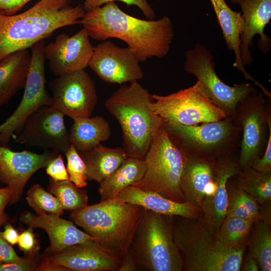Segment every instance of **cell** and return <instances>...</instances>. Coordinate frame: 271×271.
I'll list each match as a JSON object with an SVG mask.
<instances>
[{
  "label": "cell",
  "instance_id": "cell-1",
  "mask_svg": "<svg viewBox=\"0 0 271 271\" xmlns=\"http://www.w3.org/2000/svg\"><path fill=\"white\" fill-rule=\"evenodd\" d=\"M80 24L90 37L98 41L115 38L124 41L140 61L162 58L170 48L174 36L171 19H140L122 11L115 2H110L86 12Z\"/></svg>",
  "mask_w": 271,
  "mask_h": 271
},
{
  "label": "cell",
  "instance_id": "cell-2",
  "mask_svg": "<svg viewBox=\"0 0 271 271\" xmlns=\"http://www.w3.org/2000/svg\"><path fill=\"white\" fill-rule=\"evenodd\" d=\"M72 0H40L27 11L7 15L0 11V60L16 51L28 49L50 37L56 30L80 24L86 12Z\"/></svg>",
  "mask_w": 271,
  "mask_h": 271
},
{
  "label": "cell",
  "instance_id": "cell-3",
  "mask_svg": "<svg viewBox=\"0 0 271 271\" xmlns=\"http://www.w3.org/2000/svg\"><path fill=\"white\" fill-rule=\"evenodd\" d=\"M152 94L138 81L122 85L106 99V109L120 125L123 148L129 157L144 160L163 124L151 108Z\"/></svg>",
  "mask_w": 271,
  "mask_h": 271
},
{
  "label": "cell",
  "instance_id": "cell-4",
  "mask_svg": "<svg viewBox=\"0 0 271 271\" xmlns=\"http://www.w3.org/2000/svg\"><path fill=\"white\" fill-rule=\"evenodd\" d=\"M145 209L114 199L72 211L73 222L107 253L121 261Z\"/></svg>",
  "mask_w": 271,
  "mask_h": 271
},
{
  "label": "cell",
  "instance_id": "cell-5",
  "mask_svg": "<svg viewBox=\"0 0 271 271\" xmlns=\"http://www.w3.org/2000/svg\"><path fill=\"white\" fill-rule=\"evenodd\" d=\"M173 236L185 271H239L246 248L232 249L219 242L203 217L173 216Z\"/></svg>",
  "mask_w": 271,
  "mask_h": 271
},
{
  "label": "cell",
  "instance_id": "cell-6",
  "mask_svg": "<svg viewBox=\"0 0 271 271\" xmlns=\"http://www.w3.org/2000/svg\"><path fill=\"white\" fill-rule=\"evenodd\" d=\"M173 223V216L145 209L129 247L139 270L183 271Z\"/></svg>",
  "mask_w": 271,
  "mask_h": 271
},
{
  "label": "cell",
  "instance_id": "cell-7",
  "mask_svg": "<svg viewBox=\"0 0 271 271\" xmlns=\"http://www.w3.org/2000/svg\"><path fill=\"white\" fill-rule=\"evenodd\" d=\"M186 160V153L163 122L145 156L144 175L133 186L174 201L185 202L180 184Z\"/></svg>",
  "mask_w": 271,
  "mask_h": 271
},
{
  "label": "cell",
  "instance_id": "cell-8",
  "mask_svg": "<svg viewBox=\"0 0 271 271\" xmlns=\"http://www.w3.org/2000/svg\"><path fill=\"white\" fill-rule=\"evenodd\" d=\"M163 124L174 140L190 155L216 160L239 148L241 128L232 117L191 125Z\"/></svg>",
  "mask_w": 271,
  "mask_h": 271
},
{
  "label": "cell",
  "instance_id": "cell-9",
  "mask_svg": "<svg viewBox=\"0 0 271 271\" xmlns=\"http://www.w3.org/2000/svg\"><path fill=\"white\" fill-rule=\"evenodd\" d=\"M151 108L164 123L191 125L218 121L225 113L207 96L200 82L165 95L152 94Z\"/></svg>",
  "mask_w": 271,
  "mask_h": 271
},
{
  "label": "cell",
  "instance_id": "cell-10",
  "mask_svg": "<svg viewBox=\"0 0 271 271\" xmlns=\"http://www.w3.org/2000/svg\"><path fill=\"white\" fill-rule=\"evenodd\" d=\"M215 68L213 55L203 45L197 43L187 51L185 71L196 77L207 96L227 117L234 118L239 102L257 90L252 83L247 82L232 86L227 85L218 77Z\"/></svg>",
  "mask_w": 271,
  "mask_h": 271
},
{
  "label": "cell",
  "instance_id": "cell-11",
  "mask_svg": "<svg viewBox=\"0 0 271 271\" xmlns=\"http://www.w3.org/2000/svg\"><path fill=\"white\" fill-rule=\"evenodd\" d=\"M270 98L256 91L238 104L234 119L241 128L238 163L241 170L263 154L269 136Z\"/></svg>",
  "mask_w": 271,
  "mask_h": 271
},
{
  "label": "cell",
  "instance_id": "cell-12",
  "mask_svg": "<svg viewBox=\"0 0 271 271\" xmlns=\"http://www.w3.org/2000/svg\"><path fill=\"white\" fill-rule=\"evenodd\" d=\"M45 40L31 47V58L24 94L12 115L0 124V144L8 146L27 118L40 107L52 104V96L47 91L45 74Z\"/></svg>",
  "mask_w": 271,
  "mask_h": 271
},
{
  "label": "cell",
  "instance_id": "cell-13",
  "mask_svg": "<svg viewBox=\"0 0 271 271\" xmlns=\"http://www.w3.org/2000/svg\"><path fill=\"white\" fill-rule=\"evenodd\" d=\"M64 115L52 106L40 107L25 120L13 138L27 147L65 154L71 146Z\"/></svg>",
  "mask_w": 271,
  "mask_h": 271
},
{
  "label": "cell",
  "instance_id": "cell-14",
  "mask_svg": "<svg viewBox=\"0 0 271 271\" xmlns=\"http://www.w3.org/2000/svg\"><path fill=\"white\" fill-rule=\"evenodd\" d=\"M51 106L74 119L90 117L97 102L95 85L84 69L66 73L49 83Z\"/></svg>",
  "mask_w": 271,
  "mask_h": 271
},
{
  "label": "cell",
  "instance_id": "cell-15",
  "mask_svg": "<svg viewBox=\"0 0 271 271\" xmlns=\"http://www.w3.org/2000/svg\"><path fill=\"white\" fill-rule=\"evenodd\" d=\"M121 261L95 241L77 243L51 255L40 254L37 271H118Z\"/></svg>",
  "mask_w": 271,
  "mask_h": 271
},
{
  "label": "cell",
  "instance_id": "cell-16",
  "mask_svg": "<svg viewBox=\"0 0 271 271\" xmlns=\"http://www.w3.org/2000/svg\"><path fill=\"white\" fill-rule=\"evenodd\" d=\"M140 62L128 47H119L107 40L93 48L88 66L103 81L122 84L143 77Z\"/></svg>",
  "mask_w": 271,
  "mask_h": 271
},
{
  "label": "cell",
  "instance_id": "cell-17",
  "mask_svg": "<svg viewBox=\"0 0 271 271\" xmlns=\"http://www.w3.org/2000/svg\"><path fill=\"white\" fill-rule=\"evenodd\" d=\"M58 154L50 150L42 154L26 150L16 152L0 144V182L12 191L10 205L19 201L30 178Z\"/></svg>",
  "mask_w": 271,
  "mask_h": 271
},
{
  "label": "cell",
  "instance_id": "cell-18",
  "mask_svg": "<svg viewBox=\"0 0 271 271\" xmlns=\"http://www.w3.org/2000/svg\"><path fill=\"white\" fill-rule=\"evenodd\" d=\"M90 37L83 28L72 36L58 35L44 48L49 70L56 76L84 70L88 66L93 51Z\"/></svg>",
  "mask_w": 271,
  "mask_h": 271
},
{
  "label": "cell",
  "instance_id": "cell-19",
  "mask_svg": "<svg viewBox=\"0 0 271 271\" xmlns=\"http://www.w3.org/2000/svg\"><path fill=\"white\" fill-rule=\"evenodd\" d=\"M20 221L33 228H40L47 233L50 245L43 254L57 253L65 248L77 243L95 241L94 238L74 225L73 221L65 220L60 216L42 213L35 214L29 211L23 212Z\"/></svg>",
  "mask_w": 271,
  "mask_h": 271
},
{
  "label": "cell",
  "instance_id": "cell-20",
  "mask_svg": "<svg viewBox=\"0 0 271 271\" xmlns=\"http://www.w3.org/2000/svg\"><path fill=\"white\" fill-rule=\"evenodd\" d=\"M238 159L233 153L221 156L216 160L214 189L205 196L201 204L203 217L210 231L214 235L226 217L227 182L241 171Z\"/></svg>",
  "mask_w": 271,
  "mask_h": 271
},
{
  "label": "cell",
  "instance_id": "cell-21",
  "mask_svg": "<svg viewBox=\"0 0 271 271\" xmlns=\"http://www.w3.org/2000/svg\"><path fill=\"white\" fill-rule=\"evenodd\" d=\"M239 5L244 21V29L240 38V53L243 65H250L252 61L249 48L254 37L258 35V48L263 53L270 49V38L264 33L271 19V0H230Z\"/></svg>",
  "mask_w": 271,
  "mask_h": 271
},
{
  "label": "cell",
  "instance_id": "cell-22",
  "mask_svg": "<svg viewBox=\"0 0 271 271\" xmlns=\"http://www.w3.org/2000/svg\"><path fill=\"white\" fill-rule=\"evenodd\" d=\"M186 154L181 189L185 201L201 207L205 196L214 189L216 160Z\"/></svg>",
  "mask_w": 271,
  "mask_h": 271
},
{
  "label": "cell",
  "instance_id": "cell-23",
  "mask_svg": "<svg viewBox=\"0 0 271 271\" xmlns=\"http://www.w3.org/2000/svg\"><path fill=\"white\" fill-rule=\"evenodd\" d=\"M114 199L172 217L197 218L203 216L202 208L189 202L174 201L155 192L144 190L133 185L122 190Z\"/></svg>",
  "mask_w": 271,
  "mask_h": 271
},
{
  "label": "cell",
  "instance_id": "cell-24",
  "mask_svg": "<svg viewBox=\"0 0 271 271\" xmlns=\"http://www.w3.org/2000/svg\"><path fill=\"white\" fill-rule=\"evenodd\" d=\"M210 1L221 29L227 48L229 50L233 51L235 54V60L233 66L237 70L243 73L246 79L252 81L260 88L264 95H269L270 91L246 72L241 62L240 53V38L245 25L242 15L231 9L225 0Z\"/></svg>",
  "mask_w": 271,
  "mask_h": 271
},
{
  "label": "cell",
  "instance_id": "cell-25",
  "mask_svg": "<svg viewBox=\"0 0 271 271\" xmlns=\"http://www.w3.org/2000/svg\"><path fill=\"white\" fill-rule=\"evenodd\" d=\"M31 58L29 50L23 49L0 60V110L24 88Z\"/></svg>",
  "mask_w": 271,
  "mask_h": 271
},
{
  "label": "cell",
  "instance_id": "cell-26",
  "mask_svg": "<svg viewBox=\"0 0 271 271\" xmlns=\"http://www.w3.org/2000/svg\"><path fill=\"white\" fill-rule=\"evenodd\" d=\"M78 153L85 165L87 181L99 183L116 170L128 157L123 148H111L101 144Z\"/></svg>",
  "mask_w": 271,
  "mask_h": 271
},
{
  "label": "cell",
  "instance_id": "cell-27",
  "mask_svg": "<svg viewBox=\"0 0 271 271\" xmlns=\"http://www.w3.org/2000/svg\"><path fill=\"white\" fill-rule=\"evenodd\" d=\"M73 120L69 131V141L78 152L90 150L111 137L110 125L102 116L79 117Z\"/></svg>",
  "mask_w": 271,
  "mask_h": 271
},
{
  "label": "cell",
  "instance_id": "cell-28",
  "mask_svg": "<svg viewBox=\"0 0 271 271\" xmlns=\"http://www.w3.org/2000/svg\"><path fill=\"white\" fill-rule=\"evenodd\" d=\"M146 170L144 160L128 157L121 165L99 184L100 202L115 198L125 188L143 177Z\"/></svg>",
  "mask_w": 271,
  "mask_h": 271
},
{
  "label": "cell",
  "instance_id": "cell-29",
  "mask_svg": "<svg viewBox=\"0 0 271 271\" xmlns=\"http://www.w3.org/2000/svg\"><path fill=\"white\" fill-rule=\"evenodd\" d=\"M233 183L259 205L271 202V171L261 172L249 167L232 177Z\"/></svg>",
  "mask_w": 271,
  "mask_h": 271
},
{
  "label": "cell",
  "instance_id": "cell-30",
  "mask_svg": "<svg viewBox=\"0 0 271 271\" xmlns=\"http://www.w3.org/2000/svg\"><path fill=\"white\" fill-rule=\"evenodd\" d=\"M254 223L248 219L226 216L214 236L229 248H246Z\"/></svg>",
  "mask_w": 271,
  "mask_h": 271
},
{
  "label": "cell",
  "instance_id": "cell-31",
  "mask_svg": "<svg viewBox=\"0 0 271 271\" xmlns=\"http://www.w3.org/2000/svg\"><path fill=\"white\" fill-rule=\"evenodd\" d=\"M247 245L261 271L271 270L270 226L258 219L252 226Z\"/></svg>",
  "mask_w": 271,
  "mask_h": 271
},
{
  "label": "cell",
  "instance_id": "cell-32",
  "mask_svg": "<svg viewBox=\"0 0 271 271\" xmlns=\"http://www.w3.org/2000/svg\"><path fill=\"white\" fill-rule=\"evenodd\" d=\"M226 185L227 217H235L250 220L259 219V205L255 200L242 190L237 188L229 179Z\"/></svg>",
  "mask_w": 271,
  "mask_h": 271
},
{
  "label": "cell",
  "instance_id": "cell-33",
  "mask_svg": "<svg viewBox=\"0 0 271 271\" xmlns=\"http://www.w3.org/2000/svg\"><path fill=\"white\" fill-rule=\"evenodd\" d=\"M47 191L57 198L64 210L74 211L88 205L87 191L69 180L55 181L50 178Z\"/></svg>",
  "mask_w": 271,
  "mask_h": 271
},
{
  "label": "cell",
  "instance_id": "cell-34",
  "mask_svg": "<svg viewBox=\"0 0 271 271\" xmlns=\"http://www.w3.org/2000/svg\"><path fill=\"white\" fill-rule=\"evenodd\" d=\"M26 199L37 214L47 213L61 216L64 209L57 198L40 185L34 184L27 193Z\"/></svg>",
  "mask_w": 271,
  "mask_h": 271
},
{
  "label": "cell",
  "instance_id": "cell-35",
  "mask_svg": "<svg viewBox=\"0 0 271 271\" xmlns=\"http://www.w3.org/2000/svg\"><path fill=\"white\" fill-rule=\"evenodd\" d=\"M67 159V171L69 180L77 187L82 188L88 184L85 163L74 147L71 145L64 154Z\"/></svg>",
  "mask_w": 271,
  "mask_h": 271
},
{
  "label": "cell",
  "instance_id": "cell-36",
  "mask_svg": "<svg viewBox=\"0 0 271 271\" xmlns=\"http://www.w3.org/2000/svg\"><path fill=\"white\" fill-rule=\"evenodd\" d=\"M119 1L124 3L127 6H137L142 12L144 15L149 20H154L156 13L147 0H89L84 2L83 5L86 12H89L96 8L100 7L110 2Z\"/></svg>",
  "mask_w": 271,
  "mask_h": 271
},
{
  "label": "cell",
  "instance_id": "cell-37",
  "mask_svg": "<svg viewBox=\"0 0 271 271\" xmlns=\"http://www.w3.org/2000/svg\"><path fill=\"white\" fill-rule=\"evenodd\" d=\"M40 254H25L20 262H1L0 271H37Z\"/></svg>",
  "mask_w": 271,
  "mask_h": 271
},
{
  "label": "cell",
  "instance_id": "cell-38",
  "mask_svg": "<svg viewBox=\"0 0 271 271\" xmlns=\"http://www.w3.org/2000/svg\"><path fill=\"white\" fill-rule=\"evenodd\" d=\"M19 247L25 254H35L39 253L40 245L36 238L33 228L23 230L20 234L18 240Z\"/></svg>",
  "mask_w": 271,
  "mask_h": 271
},
{
  "label": "cell",
  "instance_id": "cell-39",
  "mask_svg": "<svg viewBox=\"0 0 271 271\" xmlns=\"http://www.w3.org/2000/svg\"><path fill=\"white\" fill-rule=\"evenodd\" d=\"M46 172L55 181L69 180V175L61 154H59L46 166Z\"/></svg>",
  "mask_w": 271,
  "mask_h": 271
},
{
  "label": "cell",
  "instance_id": "cell-40",
  "mask_svg": "<svg viewBox=\"0 0 271 271\" xmlns=\"http://www.w3.org/2000/svg\"><path fill=\"white\" fill-rule=\"evenodd\" d=\"M269 136L265 150L263 155L255 159L250 167L257 171L265 172L271 171V116L268 118Z\"/></svg>",
  "mask_w": 271,
  "mask_h": 271
},
{
  "label": "cell",
  "instance_id": "cell-41",
  "mask_svg": "<svg viewBox=\"0 0 271 271\" xmlns=\"http://www.w3.org/2000/svg\"><path fill=\"white\" fill-rule=\"evenodd\" d=\"M2 225L0 224V228ZM24 257L19 256L12 247L3 237L0 230V263L20 262Z\"/></svg>",
  "mask_w": 271,
  "mask_h": 271
},
{
  "label": "cell",
  "instance_id": "cell-42",
  "mask_svg": "<svg viewBox=\"0 0 271 271\" xmlns=\"http://www.w3.org/2000/svg\"><path fill=\"white\" fill-rule=\"evenodd\" d=\"M12 196V191L8 187L0 188V224L2 226L8 223L9 216L5 212V209L10 204Z\"/></svg>",
  "mask_w": 271,
  "mask_h": 271
},
{
  "label": "cell",
  "instance_id": "cell-43",
  "mask_svg": "<svg viewBox=\"0 0 271 271\" xmlns=\"http://www.w3.org/2000/svg\"><path fill=\"white\" fill-rule=\"evenodd\" d=\"M23 7L20 0H0V11L7 15L16 14Z\"/></svg>",
  "mask_w": 271,
  "mask_h": 271
},
{
  "label": "cell",
  "instance_id": "cell-44",
  "mask_svg": "<svg viewBox=\"0 0 271 271\" xmlns=\"http://www.w3.org/2000/svg\"><path fill=\"white\" fill-rule=\"evenodd\" d=\"M2 233L5 239L11 245L18 243L19 234L11 224L8 223L5 225L4 231Z\"/></svg>",
  "mask_w": 271,
  "mask_h": 271
},
{
  "label": "cell",
  "instance_id": "cell-45",
  "mask_svg": "<svg viewBox=\"0 0 271 271\" xmlns=\"http://www.w3.org/2000/svg\"><path fill=\"white\" fill-rule=\"evenodd\" d=\"M136 262L134 258L128 250L124 254L121 261V264L118 271H138Z\"/></svg>",
  "mask_w": 271,
  "mask_h": 271
},
{
  "label": "cell",
  "instance_id": "cell-46",
  "mask_svg": "<svg viewBox=\"0 0 271 271\" xmlns=\"http://www.w3.org/2000/svg\"><path fill=\"white\" fill-rule=\"evenodd\" d=\"M241 271H259V267L255 259L248 252L243 257L240 270Z\"/></svg>",
  "mask_w": 271,
  "mask_h": 271
},
{
  "label": "cell",
  "instance_id": "cell-47",
  "mask_svg": "<svg viewBox=\"0 0 271 271\" xmlns=\"http://www.w3.org/2000/svg\"><path fill=\"white\" fill-rule=\"evenodd\" d=\"M259 205V219L271 226V202Z\"/></svg>",
  "mask_w": 271,
  "mask_h": 271
},
{
  "label": "cell",
  "instance_id": "cell-48",
  "mask_svg": "<svg viewBox=\"0 0 271 271\" xmlns=\"http://www.w3.org/2000/svg\"><path fill=\"white\" fill-rule=\"evenodd\" d=\"M31 0H20L23 6Z\"/></svg>",
  "mask_w": 271,
  "mask_h": 271
},
{
  "label": "cell",
  "instance_id": "cell-49",
  "mask_svg": "<svg viewBox=\"0 0 271 271\" xmlns=\"http://www.w3.org/2000/svg\"><path fill=\"white\" fill-rule=\"evenodd\" d=\"M84 2H87V1H88L89 0H84Z\"/></svg>",
  "mask_w": 271,
  "mask_h": 271
}]
</instances>
